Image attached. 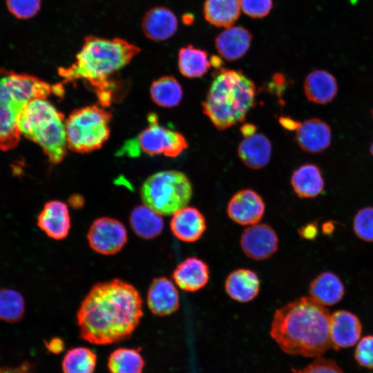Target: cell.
Returning a JSON list of instances; mask_svg holds the SVG:
<instances>
[{
	"instance_id": "cell-36",
	"label": "cell",
	"mask_w": 373,
	"mask_h": 373,
	"mask_svg": "<svg viewBox=\"0 0 373 373\" xmlns=\"http://www.w3.org/2000/svg\"><path fill=\"white\" fill-rule=\"evenodd\" d=\"M292 373H344V372L334 361L319 356L315 358L308 365L293 370Z\"/></svg>"
},
{
	"instance_id": "cell-1",
	"label": "cell",
	"mask_w": 373,
	"mask_h": 373,
	"mask_svg": "<svg viewBox=\"0 0 373 373\" xmlns=\"http://www.w3.org/2000/svg\"><path fill=\"white\" fill-rule=\"evenodd\" d=\"M142 315V299L137 289L115 278L90 288L76 319L82 338L94 345H108L130 337Z\"/></svg>"
},
{
	"instance_id": "cell-19",
	"label": "cell",
	"mask_w": 373,
	"mask_h": 373,
	"mask_svg": "<svg viewBox=\"0 0 373 373\" xmlns=\"http://www.w3.org/2000/svg\"><path fill=\"white\" fill-rule=\"evenodd\" d=\"M303 90L309 102L325 105L332 102L337 95L338 82L330 72L324 69H316L307 75Z\"/></svg>"
},
{
	"instance_id": "cell-44",
	"label": "cell",
	"mask_w": 373,
	"mask_h": 373,
	"mask_svg": "<svg viewBox=\"0 0 373 373\" xmlns=\"http://www.w3.org/2000/svg\"><path fill=\"white\" fill-rule=\"evenodd\" d=\"M70 204L75 208L80 207L83 204V199H80V196L78 198L74 196L73 198H70Z\"/></svg>"
},
{
	"instance_id": "cell-32",
	"label": "cell",
	"mask_w": 373,
	"mask_h": 373,
	"mask_svg": "<svg viewBox=\"0 0 373 373\" xmlns=\"http://www.w3.org/2000/svg\"><path fill=\"white\" fill-rule=\"evenodd\" d=\"M26 312L23 297L17 290L0 289V321L15 323L23 319Z\"/></svg>"
},
{
	"instance_id": "cell-4",
	"label": "cell",
	"mask_w": 373,
	"mask_h": 373,
	"mask_svg": "<svg viewBox=\"0 0 373 373\" xmlns=\"http://www.w3.org/2000/svg\"><path fill=\"white\" fill-rule=\"evenodd\" d=\"M63 93L60 84H50L31 75L0 68V149L10 151L19 144V119L30 102Z\"/></svg>"
},
{
	"instance_id": "cell-6",
	"label": "cell",
	"mask_w": 373,
	"mask_h": 373,
	"mask_svg": "<svg viewBox=\"0 0 373 373\" xmlns=\"http://www.w3.org/2000/svg\"><path fill=\"white\" fill-rule=\"evenodd\" d=\"M21 135L37 144L52 164L59 163L68 148L64 115L47 98H37L23 109L18 122Z\"/></svg>"
},
{
	"instance_id": "cell-23",
	"label": "cell",
	"mask_w": 373,
	"mask_h": 373,
	"mask_svg": "<svg viewBox=\"0 0 373 373\" xmlns=\"http://www.w3.org/2000/svg\"><path fill=\"white\" fill-rule=\"evenodd\" d=\"M309 296L323 306L340 302L345 295V286L336 274L326 271L316 276L310 283Z\"/></svg>"
},
{
	"instance_id": "cell-28",
	"label": "cell",
	"mask_w": 373,
	"mask_h": 373,
	"mask_svg": "<svg viewBox=\"0 0 373 373\" xmlns=\"http://www.w3.org/2000/svg\"><path fill=\"white\" fill-rule=\"evenodd\" d=\"M178 65L179 71L183 76L198 78L209 70L211 62L207 51L189 45L180 49Z\"/></svg>"
},
{
	"instance_id": "cell-26",
	"label": "cell",
	"mask_w": 373,
	"mask_h": 373,
	"mask_svg": "<svg viewBox=\"0 0 373 373\" xmlns=\"http://www.w3.org/2000/svg\"><path fill=\"white\" fill-rule=\"evenodd\" d=\"M129 224L137 236L146 240L158 236L164 229L162 216L144 204L132 210Z\"/></svg>"
},
{
	"instance_id": "cell-35",
	"label": "cell",
	"mask_w": 373,
	"mask_h": 373,
	"mask_svg": "<svg viewBox=\"0 0 373 373\" xmlns=\"http://www.w3.org/2000/svg\"><path fill=\"white\" fill-rule=\"evenodd\" d=\"M354 356L360 366L373 370V335H367L360 338Z\"/></svg>"
},
{
	"instance_id": "cell-16",
	"label": "cell",
	"mask_w": 373,
	"mask_h": 373,
	"mask_svg": "<svg viewBox=\"0 0 373 373\" xmlns=\"http://www.w3.org/2000/svg\"><path fill=\"white\" fill-rule=\"evenodd\" d=\"M37 224L50 238L59 240L66 238L71 226L68 206L59 200L48 201L38 215Z\"/></svg>"
},
{
	"instance_id": "cell-14",
	"label": "cell",
	"mask_w": 373,
	"mask_h": 373,
	"mask_svg": "<svg viewBox=\"0 0 373 373\" xmlns=\"http://www.w3.org/2000/svg\"><path fill=\"white\" fill-rule=\"evenodd\" d=\"M332 140V131L324 120L314 117L306 119L296 129V141L301 149L309 153H320L327 149Z\"/></svg>"
},
{
	"instance_id": "cell-47",
	"label": "cell",
	"mask_w": 373,
	"mask_h": 373,
	"mask_svg": "<svg viewBox=\"0 0 373 373\" xmlns=\"http://www.w3.org/2000/svg\"><path fill=\"white\" fill-rule=\"evenodd\" d=\"M370 152L371 155L373 156V141L371 143L370 146Z\"/></svg>"
},
{
	"instance_id": "cell-11",
	"label": "cell",
	"mask_w": 373,
	"mask_h": 373,
	"mask_svg": "<svg viewBox=\"0 0 373 373\" xmlns=\"http://www.w3.org/2000/svg\"><path fill=\"white\" fill-rule=\"evenodd\" d=\"M278 237L266 223H256L245 228L240 239L243 253L254 260H263L273 256L278 249Z\"/></svg>"
},
{
	"instance_id": "cell-8",
	"label": "cell",
	"mask_w": 373,
	"mask_h": 373,
	"mask_svg": "<svg viewBox=\"0 0 373 373\" xmlns=\"http://www.w3.org/2000/svg\"><path fill=\"white\" fill-rule=\"evenodd\" d=\"M111 118L110 112L97 105L73 111L65 120L68 148L80 153L101 148L108 139Z\"/></svg>"
},
{
	"instance_id": "cell-2",
	"label": "cell",
	"mask_w": 373,
	"mask_h": 373,
	"mask_svg": "<svg viewBox=\"0 0 373 373\" xmlns=\"http://www.w3.org/2000/svg\"><path fill=\"white\" fill-rule=\"evenodd\" d=\"M330 314L310 296H302L277 309L269 334L285 353L317 358L332 348Z\"/></svg>"
},
{
	"instance_id": "cell-48",
	"label": "cell",
	"mask_w": 373,
	"mask_h": 373,
	"mask_svg": "<svg viewBox=\"0 0 373 373\" xmlns=\"http://www.w3.org/2000/svg\"><path fill=\"white\" fill-rule=\"evenodd\" d=\"M371 113H372V118H373V108H372V109L371 111Z\"/></svg>"
},
{
	"instance_id": "cell-22",
	"label": "cell",
	"mask_w": 373,
	"mask_h": 373,
	"mask_svg": "<svg viewBox=\"0 0 373 373\" xmlns=\"http://www.w3.org/2000/svg\"><path fill=\"white\" fill-rule=\"evenodd\" d=\"M142 27L145 35L153 41H164L171 37L178 29L175 14L165 7H155L144 15Z\"/></svg>"
},
{
	"instance_id": "cell-42",
	"label": "cell",
	"mask_w": 373,
	"mask_h": 373,
	"mask_svg": "<svg viewBox=\"0 0 373 373\" xmlns=\"http://www.w3.org/2000/svg\"><path fill=\"white\" fill-rule=\"evenodd\" d=\"M240 131L242 135L246 137L256 133V126L252 124H245L242 126Z\"/></svg>"
},
{
	"instance_id": "cell-9",
	"label": "cell",
	"mask_w": 373,
	"mask_h": 373,
	"mask_svg": "<svg viewBox=\"0 0 373 373\" xmlns=\"http://www.w3.org/2000/svg\"><path fill=\"white\" fill-rule=\"evenodd\" d=\"M148 120V127L137 138L126 143L122 151H127L131 156L142 152L150 155L162 154L175 157L188 147L185 137L180 133L160 125L156 115L150 114Z\"/></svg>"
},
{
	"instance_id": "cell-46",
	"label": "cell",
	"mask_w": 373,
	"mask_h": 373,
	"mask_svg": "<svg viewBox=\"0 0 373 373\" xmlns=\"http://www.w3.org/2000/svg\"><path fill=\"white\" fill-rule=\"evenodd\" d=\"M193 21V17L189 15H185L183 17V22L186 24H191Z\"/></svg>"
},
{
	"instance_id": "cell-33",
	"label": "cell",
	"mask_w": 373,
	"mask_h": 373,
	"mask_svg": "<svg viewBox=\"0 0 373 373\" xmlns=\"http://www.w3.org/2000/svg\"><path fill=\"white\" fill-rule=\"evenodd\" d=\"M353 230L360 240L373 242V207H365L358 210L353 219Z\"/></svg>"
},
{
	"instance_id": "cell-27",
	"label": "cell",
	"mask_w": 373,
	"mask_h": 373,
	"mask_svg": "<svg viewBox=\"0 0 373 373\" xmlns=\"http://www.w3.org/2000/svg\"><path fill=\"white\" fill-rule=\"evenodd\" d=\"M205 19L216 27H230L240 14V0H205Z\"/></svg>"
},
{
	"instance_id": "cell-25",
	"label": "cell",
	"mask_w": 373,
	"mask_h": 373,
	"mask_svg": "<svg viewBox=\"0 0 373 373\" xmlns=\"http://www.w3.org/2000/svg\"><path fill=\"white\" fill-rule=\"evenodd\" d=\"M291 184L298 197L314 198L323 193L325 180L321 169L307 163L300 165L293 172Z\"/></svg>"
},
{
	"instance_id": "cell-21",
	"label": "cell",
	"mask_w": 373,
	"mask_h": 373,
	"mask_svg": "<svg viewBox=\"0 0 373 373\" xmlns=\"http://www.w3.org/2000/svg\"><path fill=\"white\" fill-rule=\"evenodd\" d=\"M260 282L257 274L251 269L239 268L230 272L224 281L227 294L238 303H248L257 297Z\"/></svg>"
},
{
	"instance_id": "cell-24",
	"label": "cell",
	"mask_w": 373,
	"mask_h": 373,
	"mask_svg": "<svg viewBox=\"0 0 373 373\" xmlns=\"http://www.w3.org/2000/svg\"><path fill=\"white\" fill-rule=\"evenodd\" d=\"M238 154L247 166L253 169H262L270 160L271 143L265 135L256 132L240 142Z\"/></svg>"
},
{
	"instance_id": "cell-5",
	"label": "cell",
	"mask_w": 373,
	"mask_h": 373,
	"mask_svg": "<svg viewBox=\"0 0 373 373\" xmlns=\"http://www.w3.org/2000/svg\"><path fill=\"white\" fill-rule=\"evenodd\" d=\"M254 82L242 71L220 68L202 103L203 113L219 130L240 122L255 104Z\"/></svg>"
},
{
	"instance_id": "cell-12",
	"label": "cell",
	"mask_w": 373,
	"mask_h": 373,
	"mask_svg": "<svg viewBox=\"0 0 373 373\" xmlns=\"http://www.w3.org/2000/svg\"><path fill=\"white\" fill-rule=\"evenodd\" d=\"M265 211V203L262 198L249 189L236 192L227 206L229 218L236 223L244 226L258 223Z\"/></svg>"
},
{
	"instance_id": "cell-15",
	"label": "cell",
	"mask_w": 373,
	"mask_h": 373,
	"mask_svg": "<svg viewBox=\"0 0 373 373\" xmlns=\"http://www.w3.org/2000/svg\"><path fill=\"white\" fill-rule=\"evenodd\" d=\"M147 305L157 316H169L180 307V296L173 283L165 276L154 278L148 289Z\"/></svg>"
},
{
	"instance_id": "cell-45",
	"label": "cell",
	"mask_w": 373,
	"mask_h": 373,
	"mask_svg": "<svg viewBox=\"0 0 373 373\" xmlns=\"http://www.w3.org/2000/svg\"><path fill=\"white\" fill-rule=\"evenodd\" d=\"M211 64H213V66L219 68L221 66V64L222 63V61L218 57L216 56H212L210 59Z\"/></svg>"
},
{
	"instance_id": "cell-40",
	"label": "cell",
	"mask_w": 373,
	"mask_h": 373,
	"mask_svg": "<svg viewBox=\"0 0 373 373\" xmlns=\"http://www.w3.org/2000/svg\"><path fill=\"white\" fill-rule=\"evenodd\" d=\"M46 349L51 353L59 354L64 349L63 340L58 337L52 338L45 343Z\"/></svg>"
},
{
	"instance_id": "cell-10",
	"label": "cell",
	"mask_w": 373,
	"mask_h": 373,
	"mask_svg": "<svg viewBox=\"0 0 373 373\" xmlns=\"http://www.w3.org/2000/svg\"><path fill=\"white\" fill-rule=\"evenodd\" d=\"M127 231L118 220L102 217L90 225L87 239L91 249L102 255H113L119 251L127 242Z\"/></svg>"
},
{
	"instance_id": "cell-7",
	"label": "cell",
	"mask_w": 373,
	"mask_h": 373,
	"mask_svg": "<svg viewBox=\"0 0 373 373\" xmlns=\"http://www.w3.org/2000/svg\"><path fill=\"white\" fill-rule=\"evenodd\" d=\"M187 176L178 171H162L142 184L140 195L144 205L161 216H171L186 207L192 196Z\"/></svg>"
},
{
	"instance_id": "cell-17",
	"label": "cell",
	"mask_w": 373,
	"mask_h": 373,
	"mask_svg": "<svg viewBox=\"0 0 373 373\" xmlns=\"http://www.w3.org/2000/svg\"><path fill=\"white\" fill-rule=\"evenodd\" d=\"M170 227L178 240L184 242H195L206 231V219L197 208L185 207L173 214Z\"/></svg>"
},
{
	"instance_id": "cell-30",
	"label": "cell",
	"mask_w": 373,
	"mask_h": 373,
	"mask_svg": "<svg viewBox=\"0 0 373 373\" xmlns=\"http://www.w3.org/2000/svg\"><path fill=\"white\" fill-rule=\"evenodd\" d=\"M144 365L140 348H119L112 352L108 358L110 373H142Z\"/></svg>"
},
{
	"instance_id": "cell-37",
	"label": "cell",
	"mask_w": 373,
	"mask_h": 373,
	"mask_svg": "<svg viewBox=\"0 0 373 373\" xmlns=\"http://www.w3.org/2000/svg\"><path fill=\"white\" fill-rule=\"evenodd\" d=\"M242 11L251 18L268 15L273 7L272 0H240Z\"/></svg>"
},
{
	"instance_id": "cell-18",
	"label": "cell",
	"mask_w": 373,
	"mask_h": 373,
	"mask_svg": "<svg viewBox=\"0 0 373 373\" xmlns=\"http://www.w3.org/2000/svg\"><path fill=\"white\" fill-rule=\"evenodd\" d=\"M172 278L181 289L195 292L208 284L209 267L203 260L196 256L189 257L178 265L173 271Z\"/></svg>"
},
{
	"instance_id": "cell-43",
	"label": "cell",
	"mask_w": 373,
	"mask_h": 373,
	"mask_svg": "<svg viewBox=\"0 0 373 373\" xmlns=\"http://www.w3.org/2000/svg\"><path fill=\"white\" fill-rule=\"evenodd\" d=\"M323 232L327 235L331 234L334 230V224L332 222H325L322 225Z\"/></svg>"
},
{
	"instance_id": "cell-3",
	"label": "cell",
	"mask_w": 373,
	"mask_h": 373,
	"mask_svg": "<svg viewBox=\"0 0 373 373\" xmlns=\"http://www.w3.org/2000/svg\"><path fill=\"white\" fill-rule=\"evenodd\" d=\"M140 52V48L120 38L88 36L76 55L75 61L70 66L59 68L58 73L64 83L78 79L88 82L101 104L107 106L113 97L112 77Z\"/></svg>"
},
{
	"instance_id": "cell-34",
	"label": "cell",
	"mask_w": 373,
	"mask_h": 373,
	"mask_svg": "<svg viewBox=\"0 0 373 373\" xmlns=\"http://www.w3.org/2000/svg\"><path fill=\"white\" fill-rule=\"evenodd\" d=\"M8 10L17 18L26 19L35 16L41 7V0H6Z\"/></svg>"
},
{
	"instance_id": "cell-39",
	"label": "cell",
	"mask_w": 373,
	"mask_h": 373,
	"mask_svg": "<svg viewBox=\"0 0 373 373\" xmlns=\"http://www.w3.org/2000/svg\"><path fill=\"white\" fill-rule=\"evenodd\" d=\"M299 234L303 238L313 240L318 235L317 224L314 222H312L302 227L299 230Z\"/></svg>"
},
{
	"instance_id": "cell-29",
	"label": "cell",
	"mask_w": 373,
	"mask_h": 373,
	"mask_svg": "<svg viewBox=\"0 0 373 373\" xmlns=\"http://www.w3.org/2000/svg\"><path fill=\"white\" fill-rule=\"evenodd\" d=\"M152 100L158 106L171 108L182 98V88L173 76H164L154 81L150 88Z\"/></svg>"
},
{
	"instance_id": "cell-20",
	"label": "cell",
	"mask_w": 373,
	"mask_h": 373,
	"mask_svg": "<svg viewBox=\"0 0 373 373\" xmlns=\"http://www.w3.org/2000/svg\"><path fill=\"white\" fill-rule=\"evenodd\" d=\"M252 34L242 26H230L215 39V46L220 55L228 61L243 57L249 49Z\"/></svg>"
},
{
	"instance_id": "cell-13",
	"label": "cell",
	"mask_w": 373,
	"mask_h": 373,
	"mask_svg": "<svg viewBox=\"0 0 373 373\" xmlns=\"http://www.w3.org/2000/svg\"><path fill=\"white\" fill-rule=\"evenodd\" d=\"M329 332L332 348L338 350L352 347L358 343L362 325L356 314L340 309L330 314Z\"/></svg>"
},
{
	"instance_id": "cell-31",
	"label": "cell",
	"mask_w": 373,
	"mask_h": 373,
	"mask_svg": "<svg viewBox=\"0 0 373 373\" xmlns=\"http://www.w3.org/2000/svg\"><path fill=\"white\" fill-rule=\"evenodd\" d=\"M96 364L97 356L92 350L77 347L66 353L61 367L64 373H93Z\"/></svg>"
},
{
	"instance_id": "cell-38",
	"label": "cell",
	"mask_w": 373,
	"mask_h": 373,
	"mask_svg": "<svg viewBox=\"0 0 373 373\" xmlns=\"http://www.w3.org/2000/svg\"><path fill=\"white\" fill-rule=\"evenodd\" d=\"M32 365L28 361H24L15 367H1L0 373H32Z\"/></svg>"
},
{
	"instance_id": "cell-41",
	"label": "cell",
	"mask_w": 373,
	"mask_h": 373,
	"mask_svg": "<svg viewBox=\"0 0 373 373\" xmlns=\"http://www.w3.org/2000/svg\"><path fill=\"white\" fill-rule=\"evenodd\" d=\"M280 123L282 125L289 130H295L297 128L298 125L300 124V122H296L294 119H291L290 118L287 117H283L280 119Z\"/></svg>"
}]
</instances>
